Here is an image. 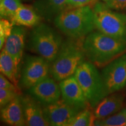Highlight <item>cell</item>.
<instances>
[{
    "mask_svg": "<svg viewBox=\"0 0 126 126\" xmlns=\"http://www.w3.org/2000/svg\"><path fill=\"white\" fill-rule=\"evenodd\" d=\"M20 96L18 93L7 89L0 88V106L1 108L5 106L17 96Z\"/></svg>",
    "mask_w": 126,
    "mask_h": 126,
    "instance_id": "cell-23",
    "label": "cell"
},
{
    "mask_svg": "<svg viewBox=\"0 0 126 126\" xmlns=\"http://www.w3.org/2000/svg\"><path fill=\"white\" fill-rule=\"evenodd\" d=\"M42 17L37 13L33 7L22 5L11 19L14 25L35 27L40 23Z\"/></svg>",
    "mask_w": 126,
    "mask_h": 126,
    "instance_id": "cell-17",
    "label": "cell"
},
{
    "mask_svg": "<svg viewBox=\"0 0 126 126\" xmlns=\"http://www.w3.org/2000/svg\"><path fill=\"white\" fill-rule=\"evenodd\" d=\"M50 63L40 56H29L23 64L20 84L28 89L48 77Z\"/></svg>",
    "mask_w": 126,
    "mask_h": 126,
    "instance_id": "cell-7",
    "label": "cell"
},
{
    "mask_svg": "<svg viewBox=\"0 0 126 126\" xmlns=\"http://www.w3.org/2000/svg\"><path fill=\"white\" fill-rule=\"evenodd\" d=\"M94 0H68V7H77L87 5Z\"/></svg>",
    "mask_w": 126,
    "mask_h": 126,
    "instance_id": "cell-26",
    "label": "cell"
},
{
    "mask_svg": "<svg viewBox=\"0 0 126 126\" xmlns=\"http://www.w3.org/2000/svg\"><path fill=\"white\" fill-rule=\"evenodd\" d=\"M0 88L14 91L18 93L20 95L21 94V91L18 85L14 84L11 81H9L2 74H1L0 75Z\"/></svg>",
    "mask_w": 126,
    "mask_h": 126,
    "instance_id": "cell-24",
    "label": "cell"
},
{
    "mask_svg": "<svg viewBox=\"0 0 126 126\" xmlns=\"http://www.w3.org/2000/svg\"><path fill=\"white\" fill-rule=\"evenodd\" d=\"M14 24L7 19H1L0 20V48L2 50L8 37L11 34Z\"/></svg>",
    "mask_w": 126,
    "mask_h": 126,
    "instance_id": "cell-22",
    "label": "cell"
},
{
    "mask_svg": "<svg viewBox=\"0 0 126 126\" xmlns=\"http://www.w3.org/2000/svg\"><path fill=\"white\" fill-rule=\"evenodd\" d=\"M74 76L92 108H94L109 95L102 75L96 66L90 61H84L77 68Z\"/></svg>",
    "mask_w": 126,
    "mask_h": 126,
    "instance_id": "cell-5",
    "label": "cell"
},
{
    "mask_svg": "<svg viewBox=\"0 0 126 126\" xmlns=\"http://www.w3.org/2000/svg\"><path fill=\"white\" fill-rule=\"evenodd\" d=\"M124 100V95L121 94H109L94 108L96 119H105L117 113L123 108Z\"/></svg>",
    "mask_w": 126,
    "mask_h": 126,
    "instance_id": "cell-14",
    "label": "cell"
},
{
    "mask_svg": "<svg viewBox=\"0 0 126 126\" xmlns=\"http://www.w3.org/2000/svg\"><path fill=\"white\" fill-rule=\"evenodd\" d=\"M82 47L88 60L97 67H104L126 53V41L118 40L99 31L84 37Z\"/></svg>",
    "mask_w": 126,
    "mask_h": 126,
    "instance_id": "cell-1",
    "label": "cell"
},
{
    "mask_svg": "<svg viewBox=\"0 0 126 126\" xmlns=\"http://www.w3.org/2000/svg\"><path fill=\"white\" fill-rule=\"evenodd\" d=\"M46 119L49 126H70L79 110L59 99L54 103L43 106Z\"/></svg>",
    "mask_w": 126,
    "mask_h": 126,
    "instance_id": "cell-9",
    "label": "cell"
},
{
    "mask_svg": "<svg viewBox=\"0 0 126 126\" xmlns=\"http://www.w3.org/2000/svg\"><path fill=\"white\" fill-rule=\"evenodd\" d=\"M56 81L53 78L47 77L28 89V93L42 106L54 103L61 96L60 88Z\"/></svg>",
    "mask_w": 126,
    "mask_h": 126,
    "instance_id": "cell-10",
    "label": "cell"
},
{
    "mask_svg": "<svg viewBox=\"0 0 126 126\" xmlns=\"http://www.w3.org/2000/svg\"><path fill=\"white\" fill-rule=\"evenodd\" d=\"M96 118L94 111L88 108L82 110L79 112L72 121L70 126H94Z\"/></svg>",
    "mask_w": 126,
    "mask_h": 126,
    "instance_id": "cell-21",
    "label": "cell"
},
{
    "mask_svg": "<svg viewBox=\"0 0 126 126\" xmlns=\"http://www.w3.org/2000/svg\"><path fill=\"white\" fill-rule=\"evenodd\" d=\"M57 28L69 38L82 39L95 29L93 9L88 5L68 7L54 19Z\"/></svg>",
    "mask_w": 126,
    "mask_h": 126,
    "instance_id": "cell-2",
    "label": "cell"
},
{
    "mask_svg": "<svg viewBox=\"0 0 126 126\" xmlns=\"http://www.w3.org/2000/svg\"><path fill=\"white\" fill-rule=\"evenodd\" d=\"M1 119L9 126H22L26 125L22 106L20 96L1 108Z\"/></svg>",
    "mask_w": 126,
    "mask_h": 126,
    "instance_id": "cell-15",
    "label": "cell"
},
{
    "mask_svg": "<svg viewBox=\"0 0 126 126\" xmlns=\"http://www.w3.org/2000/svg\"><path fill=\"white\" fill-rule=\"evenodd\" d=\"M83 39L69 38L63 42L56 58L50 64V74L56 81L74 75L77 68L85 61Z\"/></svg>",
    "mask_w": 126,
    "mask_h": 126,
    "instance_id": "cell-3",
    "label": "cell"
},
{
    "mask_svg": "<svg viewBox=\"0 0 126 126\" xmlns=\"http://www.w3.org/2000/svg\"><path fill=\"white\" fill-rule=\"evenodd\" d=\"M22 1H32V0H22Z\"/></svg>",
    "mask_w": 126,
    "mask_h": 126,
    "instance_id": "cell-28",
    "label": "cell"
},
{
    "mask_svg": "<svg viewBox=\"0 0 126 126\" xmlns=\"http://www.w3.org/2000/svg\"><path fill=\"white\" fill-rule=\"evenodd\" d=\"M63 42L61 36L54 28L40 23L31 32L28 47L31 51L51 64L57 56Z\"/></svg>",
    "mask_w": 126,
    "mask_h": 126,
    "instance_id": "cell-4",
    "label": "cell"
},
{
    "mask_svg": "<svg viewBox=\"0 0 126 126\" xmlns=\"http://www.w3.org/2000/svg\"><path fill=\"white\" fill-rule=\"evenodd\" d=\"M101 75L108 94L126 87V53L104 67Z\"/></svg>",
    "mask_w": 126,
    "mask_h": 126,
    "instance_id": "cell-8",
    "label": "cell"
},
{
    "mask_svg": "<svg viewBox=\"0 0 126 126\" xmlns=\"http://www.w3.org/2000/svg\"><path fill=\"white\" fill-rule=\"evenodd\" d=\"M2 1V0H0V1Z\"/></svg>",
    "mask_w": 126,
    "mask_h": 126,
    "instance_id": "cell-29",
    "label": "cell"
},
{
    "mask_svg": "<svg viewBox=\"0 0 126 126\" xmlns=\"http://www.w3.org/2000/svg\"><path fill=\"white\" fill-rule=\"evenodd\" d=\"M102 1H103V2H107L108 1H109V0H102Z\"/></svg>",
    "mask_w": 126,
    "mask_h": 126,
    "instance_id": "cell-27",
    "label": "cell"
},
{
    "mask_svg": "<svg viewBox=\"0 0 126 126\" xmlns=\"http://www.w3.org/2000/svg\"><path fill=\"white\" fill-rule=\"evenodd\" d=\"M25 37V29L24 28L21 26L15 25L11 34L8 37L3 48L12 56L18 67L23 54Z\"/></svg>",
    "mask_w": 126,
    "mask_h": 126,
    "instance_id": "cell-13",
    "label": "cell"
},
{
    "mask_svg": "<svg viewBox=\"0 0 126 126\" xmlns=\"http://www.w3.org/2000/svg\"><path fill=\"white\" fill-rule=\"evenodd\" d=\"M68 7V0H36L33 4L37 13L47 20H54Z\"/></svg>",
    "mask_w": 126,
    "mask_h": 126,
    "instance_id": "cell-16",
    "label": "cell"
},
{
    "mask_svg": "<svg viewBox=\"0 0 126 126\" xmlns=\"http://www.w3.org/2000/svg\"><path fill=\"white\" fill-rule=\"evenodd\" d=\"M25 124L29 126H47L43 106L31 95L20 96Z\"/></svg>",
    "mask_w": 126,
    "mask_h": 126,
    "instance_id": "cell-12",
    "label": "cell"
},
{
    "mask_svg": "<svg viewBox=\"0 0 126 126\" xmlns=\"http://www.w3.org/2000/svg\"><path fill=\"white\" fill-rule=\"evenodd\" d=\"M61 97L70 106L79 111L89 105L74 75L60 82Z\"/></svg>",
    "mask_w": 126,
    "mask_h": 126,
    "instance_id": "cell-11",
    "label": "cell"
},
{
    "mask_svg": "<svg viewBox=\"0 0 126 126\" xmlns=\"http://www.w3.org/2000/svg\"><path fill=\"white\" fill-rule=\"evenodd\" d=\"M0 70L14 84L18 85L19 67L16 65L12 56L2 48L0 54Z\"/></svg>",
    "mask_w": 126,
    "mask_h": 126,
    "instance_id": "cell-18",
    "label": "cell"
},
{
    "mask_svg": "<svg viewBox=\"0 0 126 126\" xmlns=\"http://www.w3.org/2000/svg\"><path fill=\"white\" fill-rule=\"evenodd\" d=\"M94 126H126V108L103 119H96Z\"/></svg>",
    "mask_w": 126,
    "mask_h": 126,
    "instance_id": "cell-19",
    "label": "cell"
},
{
    "mask_svg": "<svg viewBox=\"0 0 126 126\" xmlns=\"http://www.w3.org/2000/svg\"><path fill=\"white\" fill-rule=\"evenodd\" d=\"M105 4L109 8L114 10H123L126 9V0H109Z\"/></svg>",
    "mask_w": 126,
    "mask_h": 126,
    "instance_id": "cell-25",
    "label": "cell"
},
{
    "mask_svg": "<svg viewBox=\"0 0 126 126\" xmlns=\"http://www.w3.org/2000/svg\"><path fill=\"white\" fill-rule=\"evenodd\" d=\"M22 5L21 0H2L0 1L1 19L11 20L17 9Z\"/></svg>",
    "mask_w": 126,
    "mask_h": 126,
    "instance_id": "cell-20",
    "label": "cell"
},
{
    "mask_svg": "<svg viewBox=\"0 0 126 126\" xmlns=\"http://www.w3.org/2000/svg\"><path fill=\"white\" fill-rule=\"evenodd\" d=\"M92 9L97 31L114 39L126 41V15L113 11L101 2H96Z\"/></svg>",
    "mask_w": 126,
    "mask_h": 126,
    "instance_id": "cell-6",
    "label": "cell"
}]
</instances>
